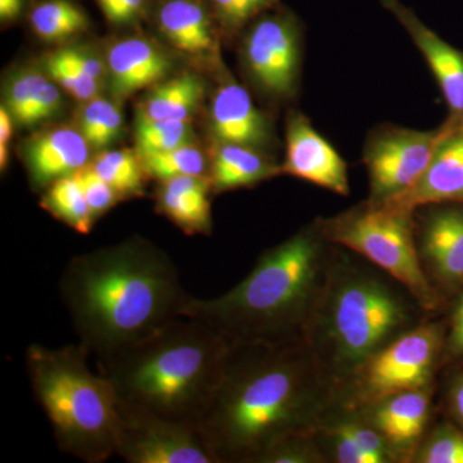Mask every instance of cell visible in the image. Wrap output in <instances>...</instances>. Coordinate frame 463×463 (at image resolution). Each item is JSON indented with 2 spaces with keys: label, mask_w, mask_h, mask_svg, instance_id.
<instances>
[{
  "label": "cell",
  "mask_w": 463,
  "mask_h": 463,
  "mask_svg": "<svg viewBox=\"0 0 463 463\" xmlns=\"http://www.w3.org/2000/svg\"><path fill=\"white\" fill-rule=\"evenodd\" d=\"M332 386L303 340L231 345L199 428L219 463H260L281 439L310 431Z\"/></svg>",
  "instance_id": "cell-1"
},
{
  "label": "cell",
  "mask_w": 463,
  "mask_h": 463,
  "mask_svg": "<svg viewBox=\"0 0 463 463\" xmlns=\"http://www.w3.org/2000/svg\"><path fill=\"white\" fill-rule=\"evenodd\" d=\"M60 292L79 344L97 362L181 318L191 298L172 259L142 239L72 258Z\"/></svg>",
  "instance_id": "cell-2"
},
{
  "label": "cell",
  "mask_w": 463,
  "mask_h": 463,
  "mask_svg": "<svg viewBox=\"0 0 463 463\" xmlns=\"http://www.w3.org/2000/svg\"><path fill=\"white\" fill-rule=\"evenodd\" d=\"M334 249L316 219L264 251L230 291L218 298H188L183 317L206 323L231 345L303 340Z\"/></svg>",
  "instance_id": "cell-3"
},
{
  "label": "cell",
  "mask_w": 463,
  "mask_h": 463,
  "mask_svg": "<svg viewBox=\"0 0 463 463\" xmlns=\"http://www.w3.org/2000/svg\"><path fill=\"white\" fill-rule=\"evenodd\" d=\"M434 316L392 274L335 245L303 341L334 390L383 347Z\"/></svg>",
  "instance_id": "cell-4"
},
{
  "label": "cell",
  "mask_w": 463,
  "mask_h": 463,
  "mask_svg": "<svg viewBox=\"0 0 463 463\" xmlns=\"http://www.w3.org/2000/svg\"><path fill=\"white\" fill-rule=\"evenodd\" d=\"M230 347L206 323L181 317L97 364L114 388L118 412L199 425Z\"/></svg>",
  "instance_id": "cell-5"
},
{
  "label": "cell",
  "mask_w": 463,
  "mask_h": 463,
  "mask_svg": "<svg viewBox=\"0 0 463 463\" xmlns=\"http://www.w3.org/2000/svg\"><path fill=\"white\" fill-rule=\"evenodd\" d=\"M90 353L80 344L52 349L32 345L26 370L57 446L87 463H102L116 455L120 412L114 388L88 365Z\"/></svg>",
  "instance_id": "cell-6"
},
{
  "label": "cell",
  "mask_w": 463,
  "mask_h": 463,
  "mask_svg": "<svg viewBox=\"0 0 463 463\" xmlns=\"http://www.w3.org/2000/svg\"><path fill=\"white\" fill-rule=\"evenodd\" d=\"M317 222L331 243L352 250L392 274L429 312H447L446 304L431 288L420 263L413 212L394 203L365 200Z\"/></svg>",
  "instance_id": "cell-7"
},
{
  "label": "cell",
  "mask_w": 463,
  "mask_h": 463,
  "mask_svg": "<svg viewBox=\"0 0 463 463\" xmlns=\"http://www.w3.org/2000/svg\"><path fill=\"white\" fill-rule=\"evenodd\" d=\"M446 313L405 332L332 390L334 410L356 413L398 392L431 388L443 368Z\"/></svg>",
  "instance_id": "cell-8"
},
{
  "label": "cell",
  "mask_w": 463,
  "mask_h": 463,
  "mask_svg": "<svg viewBox=\"0 0 463 463\" xmlns=\"http://www.w3.org/2000/svg\"><path fill=\"white\" fill-rule=\"evenodd\" d=\"M446 132V124L428 132L395 125H383L373 130L364 151L370 181L367 200L385 203L412 190Z\"/></svg>",
  "instance_id": "cell-9"
},
{
  "label": "cell",
  "mask_w": 463,
  "mask_h": 463,
  "mask_svg": "<svg viewBox=\"0 0 463 463\" xmlns=\"http://www.w3.org/2000/svg\"><path fill=\"white\" fill-rule=\"evenodd\" d=\"M413 219L423 273L448 309L463 288V203L417 207Z\"/></svg>",
  "instance_id": "cell-10"
},
{
  "label": "cell",
  "mask_w": 463,
  "mask_h": 463,
  "mask_svg": "<svg viewBox=\"0 0 463 463\" xmlns=\"http://www.w3.org/2000/svg\"><path fill=\"white\" fill-rule=\"evenodd\" d=\"M243 61L252 80L270 97L289 99L300 75L301 30L294 14H269L250 29Z\"/></svg>",
  "instance_id": "cell-11"
},
{
  "label": "cell",
  "mask_w": 463,
  "mask_h": 463,
  "mask_svg": "<svg viewBox=\"0 0 463 463\" xmlns=\"http://www.w3.org/2000/svg\"><path fill=\"white\" fill-rule=\"evenodd\" d=\"M116 455L129 463H219L197 423L120 413Z\"/></svg>",
  "instance_id": "cell-12"
},
{
  "label": "cell",
  "mask_w": 463,
  "mask_h": 463,
  "mask_svg": "<svg viewBox=\"0 0 463 463\" xmlns=\"http://www.w3.org/2000/svg\"><path fill=\"white\" fill-rule=\"evenodd\" d=\"M437 386L398 392L356 412L379 432L397 463H412L437 420Z\"/></svg>",
  "instance_id": "cell-13"
},
{
  "label": "cell",
  "mask_w": 463,
  "mask_h": 463,
  "mask_svg": "<svg viewBox=\"0 0 463 463\" xmlns=\"http://www.w3.org/2000/svg\"><path fill=\"white\" fill-rule=\"evenodd\" d=\"M282 173L349 196L347 165L327 139L317 132L307 118L292 112L286 129V158Z\"/></svg>",
  "instance_id": "cell-14"
},
{
  "label": "cell",
  "mask_w": 463,
  "mask_h": 463,
  "mask_svg": "<svg viewBox=\"0 0 463 463\" xmlns=\"http://www.w3.org/2000/svg\"><path fill=\"white\" fill-rule=\"evenodd\" d=\"M380 3L404 27L430 67L449 111L447 120L463 128V52L426 26L401 0H380Z\"/></svg>",
  "instance_id": "cell-15"
},
{
  "label": "cell",
  "mask_w": 463,
  "mask_h": 463,
  "mask_svg": "<svg viewBox=\"0 0 463 463\" xmlns=\"http://www.w3.org/2000/svg\"><path fill=\"white\" fill-rule=\"evenodd\" d=\"M313 437L325 463H397L383 437L359 413L328 408Z\"/></svg>",
  "instance_id": "cell-16"
},
{
  "label": "cell",
  "mask_w": 463,
  "mask_h": 463,
  "mask_svg": "<svg viewBox=\"0 0 463 463\" xmlns=\"http://www.w3.org/2000/svg\"><path fill=\"white\" fill-rule=\"evenodd\" d=\"M447 132L412 190L385 201L414 212L434 203H463V128L446 120Z\"/></svg>",
  "instance_id": "cell-17"
},
{
  "label": "cell",
  "mask_w": 463,
  "mask_h": 463,
  "mask_svg": "<svg viewBox=\"0 0 463 463\" xmlns=\"http://www.w3.org/2000/svg\"><path fill=\"white\" fill-rule=\"evenodd\" d=\"M210 127L219 143L260 149L270 141L267 118L255 106L249 91L234 80H228L215 91Z\"/></svg>",
  "instance_id": "cell-18"
},
{
  "label": "cell",
  "mask_w": 463,
  "mask_h": 463,
  "mask_svg": "<svg viewBox=\"0 0 463 463\" xmlns=\"http://www.w3.org/2000/svg\"><path fill=\"white\" fill-rule=\"evenodd\" d=\"M25 157L33 184L45 187L87 167L90 143L78 130L56 128L27 143Z\"/></svg>",
  "instance_id": "cell-19"
},
{
  "label": "cell",
  "mask_w": 463,
  "mask_h": 463,
  "mask_svg": "<svg viewBox=\"0 0 463 463\" xmlns=\"http://www.w3.org/2000/svg\"><path fill=\"white\" fill-rule=\"evenodd\" d=\"M108 63L118 97H128L158 83L173 67L165 52L143 38L114 43L108 53Z\"/></svg>",
  "instance_id": "cell-20"
},
{
  "label": "cell",
  "mask_w": 463,
  "mask_h": 463,
  "mask_svg": "<svg viewBox=\"0 0 463 463\" xmlns=\"http://www.w3.org/2000/svg\"><path fill=\"white\" fill-rule=\"evenodd\" d=\"M213 191L209 176L182 175L161 181L157 209L161 214L188 234H209L212 231Z\"/></svg>",
  "instance_id": "cell-21"
},
{
  "label": "cell",
  "mask_w": 463,
  "mask_h": 463,
  "mask_svg": "<svg viewBox=\"0 0 463 463\" xmlns=\"http://www.w3.org/2000/svg\"><path fill=\"white\" fill-rule=\"evenodd\" d=\"M281 174L282 165L274 163L263 149L219 143L213 155L209 178L213 191L225 192L254 187Z\"/></svg>",
  "instance_id": "cell-22"
},
{
  "label": "cell",
  "mask_w": 463,
  "mask_h": 463,
  "mask_svg": "<svg viewBox=\"0 0 463 463\" xmlns=\"http://www.w3.org/2000/svg\"><path fill=\"white\" fill-rule=\"evenodd\" d=\"M158 26L176 50L192 56H213L214 32L205 8L196 0H167L158 11Z\"/></svg>",
  "instance_id": "cell-23"
},
{
  "label": "cell",
  "mask_w": 463,
  "mask_h": 463,
  "mask_svg": "<svg viewBox=\"0 0 463 463\" xmlns=\"http://www.w3.org/2000/svg\"><path fill=\"white\" fill-rule=\"evenodd\" d=\"M5 108L17 123L39 124L62 109V94L53 79L25 70L11 79L5 91Z\"/></svg>",
  "instance_id": "cell-24"
},
{
  "label": "cell",
  "mask_w": 463,
  "mask_h": 463,
  "mask_svg": "<svg viewBox=\"0 0 463 463\" xmlns=\"http://www.w3.org/2000/svg\"><path fill=\"white\" fill-rule=\"evenodd\" d=\"M203 96V84L196 75L185 72L155 88L139 111L152 118L191 120Z\"/></svg>",
  "instance_id": "cell-25"
},
{
  "label": "cell",
  "mask_w": 463,
  "mask_h": 463,
  "mask_svg": "<svg viewBox=\"0 0 463 463\" xmlns=\"http://www.w3.org/2000/svg\"><path fill=\"white\" fill-rule=\"evenodd\" d=\"M42 206L79 233H90L96 222L85 199L79 173L58 179L48 185Z\"/></svg>",
  "instance_id": "cell-26"
},
{
  "label": "cell",
  "mask_w": 463,
  "mask_h": 463,
  "mask_svg": "<svg viewBox=\"0 0 463 463\" xmlns=\"http://www.w3.org/2000/svg\"><path fill=\"white\" fill-rule=\"evenodd\" d=\"M109 183L120 199L141 196L145 191V169L138 154L128 149L103 151L90 165Z\"/></svg>",
  "instance_id": "cell-27"
},
{
  "label": "cell",
  "mask_w": 463,
  "mask_h": 463,
  "mask_svg": "<svg viewBox=\"0 0 463 463\" xmlns=\"http://www.w3.org/2000/svg\"><path fill=\"white\" fill-rule=\"evenodd\" d=\"M30 21L36 35L50 42L63 41L90 25L84 12L69 0H48L36 5Z\"/></svg>",
  "instance_id": "cell-28"
},
{
  "label": "cell",
  "mask_w": 463,
  "mask_h": 463,
  "mask_svg": "<svg viewBox=\"0 0 463 463\" xmlns=\"http://www.w3.org/2000/svg\"><path fill=\"white\" fill-rule=\"evenodd\" d=\"M191 120L152 118L139 111L136 121V141L138 155L169 151L191 143Z\"/></svg>",
  "instance_id": "cell-29"
},
{
  "label": "cell",
  "mask_w": 463,
  "mask_h": 463,
  "mask_svg": "<svg viewBox=\"0 0 463 463\" xmlns=\"http://www.w3.org/2000/svg\"><path fill=\"white\" fill-rule=\"evenodd\" d=\"M138 156L141 158L146 175L156 178L158 181H166V179L182 175L209 176L206 175L205 155L191 143L169 151L138 155Z\"/></svg>",
  "instance_id": "cell-30"
},
{
  "label": "cell",
  "mask_w": 463,
  "mask_h": 463,
  "mask_svg": "<svg viewBox=\"0 0 463 463\" xmlns=\"http://www.w3.org/2000/svg\"><path fill=\"white\" fill-rule=\"evenodd\" d=\"M412 463H463V430L439 417L414 453Z\"/></svg>",
  "instance_id": "cell-31"
},
{
  "label": "cell",
  "mask_w": 463,
  "mask_h": 463,
  "mask_svg": "<svg viewBox=\"0 0 463 463\" xmlns=\"http://www.w3.org/2000/svg\"><path fill=\"white\" fill-rule=\"evenodd\" d=\"M123 129V114L114 103L99 97L88 100L81 109L80 132L96 148L108 147Z\"/></svg>",
  "instance_id": "cell-32"
},
{
  "label": "cell",
  "mask_w": 463,
  "mask_h": 463,
  "mask_svg": "<svg viewBox=\"0 0 463 463\" xmlns=\"http://www.w3.org/2000/svg\"><path fill=\"white\" fill-rule=\"evenodd\" d=\"M437 411L463 430V361L446 365L439 374Z\"/></svg>",
  "instance_id": "cell-33"
},
{
  "label": "cell",
  "mask_w": 463,
  "mask_h": 463,
  "mask_svg": "<svg viewBox=\"0 0 463 463\" xmlns=\"http://www.w3.org/2000/svg\"><path fill=\"white\" fill-rule=\"evenodd\" d=\"M260 463H325V459L310 430L281 439L265 453Z\"/></svg>",
  "instance_id": "cell-34"
},
{
  "label": "cell",
  "mask_w": 463,
  "mask_h": 463,
  "mask_svg": "<svg viewBox=\"0 0 463 463\" xmlns=\"http://www.w3.org/2000/svg\"><path fill=\"white\" fill-rule=\"evenodd\" d=\"M44 67L51 78L74 99L88 102L97 97L99 81L96 79L60 62L51 54L45 57Z\"/></svg>",
  "instance_id": "cell-35"
},
{
  "label": "cell",
  "mask_w": 463,
  "mask_h": 463,
  "mask_svg": "<svg viewBox=\"0 0 463 463\" xmlns=\"http://www.w3.org/2000/svg\"><path fill=\"white\" fill-rule=\"evenodd\" d=\"M279 0H212L221 23L228 30H239L243 25L269 11Z\"/></svg>",
  "instance_id": "cell-36"
},
{
  "label": "cell",
  "mask_w": 463,
  "mask_h": 463,
  "mask_svg": "<svg viewBox=\"0 0 463 463\" xmlns=\"http://www.w3.org/2000/svg\"><path fill=\"white\" fill-rule=\"evenodd\" d=\"M443 368L463 361V288L448 307ZM441 368V370H443Z\"/></svg>",
  "instance_id": "cell-37"
},
{
  "label": "cell",
  "mask_w": 463,
  "mask_h": 463,
  "mask_svg": "<svg viewBox=\"0 0 463 463\" xmlns=\"http://www.w3.org/2000/svg\"><path fill=\"white\" fill-rule=\"evenodd\" d=\"M79 176H80L81 185H83L85 199H87L94 219L108 212L120 200L114 188L108 182L103 181L90 165L80 170Z\"/></svg>",
  "instance_id": "cell-38"
},
{
  "label": "cell",
  "mask_w": 463,
  "mask_h": 463,
  "mask_svg": "<svg viewBox=\"0 0 463 463\" xmlns=\"http://www.w3.org/2000/svg\"><path fill=\"white\" fill-rule=\"evenodd\" d=\"M51 56L56 58L60 62L83 72V74L90 76V78L100 80L103 78L102 62L87 52L79 50H62L51 53Z\"/></svg>",
  "instance_id": "cell-39"
},
{
  "label": "cell",
  "mask_w": 463,
  "mask_h": 463,
  "mask_svg": "<svg viewBox=\"0 0 463 463\" xmlns=\"http://www.w3.org/2000/svg\"><path fill=\"white\" fill-rule=\"evenodd\" d=\"M143 3H145V0H118L115 7L112 8L106 18L111 23L118 24V25L130 23L141 11Z\"/></svg>",
  "instance_id": "cell-40"
},
{
  "label": "cell",
  "mask_w": 463,
  "mask_h": 463,
  "mask_svg": "<svg viewBox=\"0 0 463 463\" xmlns=\"http://www.w3.org/2000/svg\"><path fill=\"white\" fill-rule=\"evenodd\" d=\"M12 115L9 114L7 108L2 106L0 109V146H8L14 132V124H12Z\"/></svg>",
  "instance_id": "cell-41"
},
{
  "label": "cell",
  "mask_w": 463,
  "mask_h": 463,
  "mask_svg": "<svg viewBox=\"0 0 463 463\" xmlns=\"http://www.w3.org/2000/svg\"><path fill=\"white\" fill-rule=\"evenodd\" d=\"M24 0H0V17L3 21L14 20L20 14Z\"/></svg>",
  "instance_id": "cell-42"
},
{
  "label": "cell",
  "mask_w": 463,
  "mask_h": 463,
  "mask_svg": "<svg viewBox=\"0 0 463 463\" xmlns=\"http://www.w3.org/2000/svg\"><path fill=\"white\" fill-rule=\"evenodd\" d=\"M116 2H118V0H97L99 8L102 9L103 14H105L106 17L109 16V12L115 7Z\"/></svg>",
  "instance_id": "cell-43"
}]
</instances>
